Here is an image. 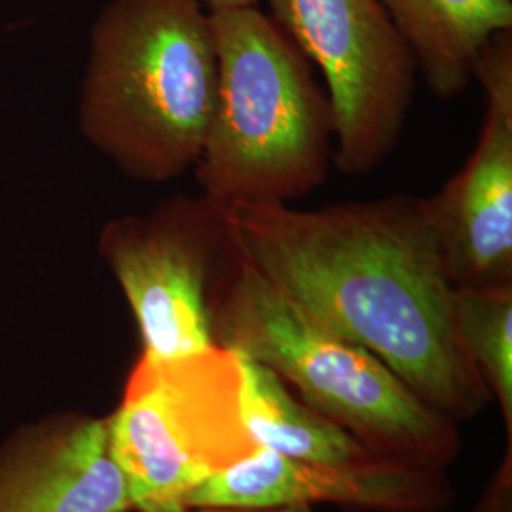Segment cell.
Here are the masks:
<instances>
[{
	"label": "cell",
	"mask_w": 512,
	"mask_h": 512,
	"mask_svg": "<svg viewBox=\"0 0 512 512\" xmlns=\"http://www.w3.org/2000/svg\"><path fill=\"white\" fill-rule=\"evenodd\" d=\"M222 211L243 260L311 317L378 357L442 418L459 425L490 404L459 344L454 287L425 198Z\"/></svg>",
	"instance_id": "1"
},
{
	"label": "cell",
	"mask_w": 512,
	"mask_h": 512,
	"mask_svg": "<svg viewBox=\"0 0 512 512\" xmlns=\"http://www.w3.org/2000/svg\"><path fill=\"white\" fill-rule=\"evenodd\" d=\"M211 14L196 0H110L82 80V135L126 177L167 183L194 169L217 103Z\"/></svg>",
	"instance_id": "2"
},
{
	"label": "cell",
	"mask_w": 512,
	"mask_h": 512,
	"mask_svg": "<svg viewBox=\"0 0 512 512\" xmlns=\"http://www.w3.org/2000/svg\"><path fill=\"white\" fill-rule=\"evenodd\" d=\"M213 342L272 368L294 393L385 458L448 469L461 454L442 418L370 351L294 304L236 253L209 294Z\"/></svg>",
	"instance_id": "3"
},
{
	"label": "cell",
	"mask_w": 512,
	"mask_h": 512,
	"mask_svg": "<svg viewBox=\"0 0 512 512\" xmlns=\"http://www.w3.org/2000/svg\"><path fill=\"white\" fill-rule=\"evenodd\" d=\"M219 90L194 167L203 198L220 209L289 205L327 181L334 112L313 65L258 10L209 12Z\"/></svg>",
	"instance_id": "4"
},
{
	"label": "cell",
	"mask_w": 512,
	"mask_h": 512,
	"mask_svg": "<svg viewBox=\"0 0 512 512\" xmlns=\"http://www.w3.org/2000/svg\"><path fill=\"white\" fill-rule=\"evenodd\" d=\"M107 423L135 512L186 511L207 478L258 452L243 420L241 355L217 344L173 359L139 355Z\"/></svg>",
	"instance_id": "5"
},
{
	"label": "cell",
	"mask_w": 512,
	"mask_h": 512,
	"mask_svg": "<svg viewBox=\"0 0 512 512\" xmlns=\"http://www.w3.org/2000/svg\"><path fill=\"white\" fill-rule=\"evenodd\" d=\"M270 18L327 84L334 167L366 177L393 154L416 95L418 67L380 0H268Z\"/></svg>",
	"instance_id": "6"
},
{
	"label": "cell",
	"mask_w": 512,
	"mask_h": 512,
	"mask_svg": "<svg viewBox=\"0 0 512 512\" xmlns=\"http://www.w3.org/2000/svg\"><path fill=\"white\" fill-rule=\"evenodd\" d=\"M97 247L135 317L141 357L173 359L215 346L209 294L232 249L219 205L175 196L147 215L109 220Z\"/></svg>",
	"instance_id": "7"
},
{
	"label": "cell",
	"mask_w": 512,
	"mask_h": 512,
	"mask_svg": "<svg viewBox=\"0 0 512 512\" xmlns=\"http://www.w3.org/2000/svg\"><path fill=\"white\" fill-rule=\"evenodd\" d=\"M473 80L484 92L478 143L427 213L454 291L512 287V29L490 38Z\"/></svg>",
	"instance_id": "8"
},
{
	"label": "cell",
	"mask_w": 512,
	"mask_h": 512,
	"mask_svg": "<svg viewBox=\"0 0 512 512\" xmlns=\"http://www.w3.org/2000/svg\"><path fill=\"white\" fill-rule=\"evenodd\" d=\"M338 505L366 512H444L454 503L446 469L404 459L323 463L258 448L207 478L186 509H279Z\"/></svg>",
	"instance_id": "9"
},
{
	"label": "cell",
	"mask_w": 512,
	"mask_h": 512,
	"mask_svg": "<svg viewBox=\"0 0 512 512\" xmlns=\"http://www.w3.org/2000/svg\"><path fill=\"white\" fill-rule=\"evenodd\" d=\"M0 512H135L107 416L55 410L0 442Z\"/></svg>",
	"instance_id": "10"
},
{
	"label": "cell",
	"mask_w": 512,
	"mask_h": 512,
	"mask_svg": "<svg viewBox=\"0 0 512 512\" xmlns=\"http://www.w3.org/2000/svg\"><path fill=\"white\" fill-rule=\"evenodd\" d=\"M414 55L427 88L442 101L473 82L480 50L512 29V0H380Z\"/></svg>",
	"instance_id": "11"
},
{
	"label": "cell",
	"mask_w": 512,
	"mask_h": 512,
	"mask_svg": "<svg viewBox=\"0 0 512 512\" xmlns=\"http://www.w3.org/2000/svg\"><path fill=\"white\" fill-rule=\"evenodd\" d=\"M241 368L243 420L258 448L323 463L385 458L348 429L302 401L272 368L245 355H241Z\"/></svg>",
	"instance_id": "12"
},
{
	"label": "cell",
	"mask_w": 512,
	"mask_h": 512,
	"mask_svg": "<svg viewBox=\"0 0 512 512\" xmlns=\"http://www.w3.org/2000/svg\"><path fill=\"white\" fill-rule=\"evenodd\" d=\"M454 323L469 363L499 404L512 442V287L454 291Z\"/></svg>",
	"instance_id": "13"
},
{
	"label": "cell",
	"mask_w": 512,
	"mask_h": 512,
	"mask_svg": "<svg viewBox=\"0 0 512 512\" xmlns=\"http://www.w3.org/2000/svg\"><path fill=\"white\" fill-rule=\"evenodd\" d=\"M471 512H512V442Z\"/></svg>",
	"instance_id": "14"
},
{
	"label": "cell",
	"mask_w": 512,
	"mask_h": 512,
	"mask_svg": "<svg viewBox=\"0 0 512 512\" xmlns=\"http://www.w3.org/2000/svg\"><path fill=\"white\" fill-rule=\"evenodd\" d=\"M196 2H200L207 12H220V10L251 8L256 6L258 0H196Z\"/></svg>",
	"instance_id": "15"
},
{
	"label": "cell",
	"mask_w": 512,
	"mask_h": 512,
	"mask_svg": "<svg viewBox=\"0 0 512 512\" xmlns=\"http://www.w3.org/2000/svg\"><path fill=\"white\" fill-rule=\"evenodd\" d=\"M183 512H315L313 507H279V509H213V507H202V509H186Z\"/></svg>",
	"instance_id": "16"
}]
</instances>
